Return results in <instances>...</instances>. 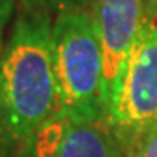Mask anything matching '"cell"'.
I'll list each match as a JSON object with an SVG mask.
<instances>
[{
  "label": "cell",
  "mask_w": 157,
  "mask_h": 157,
  "mask_svg": "<svg viewBox=\"0 0 157 157\" xmlns=\"http://www.w3.org/2000/svg\"><path fill=\"white\" fill-rule=\"evenodd\" d=\"M129 157H157V122L145 131Z\"/></svg>",
  "instance_id": "obj_7"
},
{
  "label": "cell",
  "mask_w": 157,
  "mask_h": 157,
  "mask_svg": "<svg viewBox=\"0 0 157 157\" xmlns=\"http://www.w3.org/2000/svg\"><path fill=\"white\" fill-rule=\"evenodd\" d=\"M145 2L147 0H94L91 6L103 52L101 98L105 121L117 101L129 51L141 26Z\"/></svg>",
  "instance_id": "obj_4"
},
{
  "label": "cell",
  "mask_w": 157,
  "mask_h": 157,
  "mask_svg": "<svg viewBox=\"0 0 157 157\" xmlns=\"http://www.w3.org/2000/svg\"><path fill=\"white\" fill-rule=\"evenodd\" d=\"M52 58L59 112L105 119L103 52L91 9H67L54 16Z\"/></svg>",
  "instance_id": "obj_2"
},
{
  "label": "cell",
  "mask_w": 157,
  "mask_h": 157,
  "mask_svg": "<svg viewBox=\"0 0 157 157\" xmlns=\"http://www.w3.org/2000/svg\"><path fill=\"white\" fill-rule=\"evenodd\" d=\"M94 0H21L23 11H39L54 14L67 9H91Z\"/></svg>",
  "instance_id": "obj_6"
},
{
  "label": "cell",
  "mask_w": 157,
  "mask_h": 157,
  "mask_svg": "<svg viewBox=\"0 0 157 157\" xmlns=\"http://www.w3.org/2000/svg\"><path fill=\"white\" fill-rule=\"evenodd\" d=\"M58 112L52 16L23 11L0 54V136L28 141Z\"/></svg>",
  "instance_id": "obj_1"
},
{
  "label": "cell",
  "mask_w": 157,
  "mask_h": 157,
  "mask_svg": "<svg viewBox=\"0 0 157 157\" xmlns=\"http://www.w3.org/2000/svg\"><path fill=\"white\" fill-rule=\"evenodd\" d=\"M32 157H126L128 152L105 119L58 112L28 141Z\"/></svg>",
  "instance_id": "obj_5"
},
{
  "label": "cell",
  "mask_w": 157,
  "mask_h": 157,
  "mask_svg": "<svg viewBox=\"0 0 157 157\" xmlns=\"http://www.w3.org/2000/svg\"><path fill=\"white\" fill-rule=\"evenodd\" d=\"M14 11V0H0V54L4 49V33H6V26Z\"/></svg>",
  "instance_id": "obj_8"
},
{
  "label": "cell",
  "mask_w": 157,
  "mask_h": 157,
  "mask_svg": "<svg viewBox=\"0 0 157 157\" xmlns=\"http://www.w3.org/2000/svg\"><path fill=\"white\" fill-rule=\"evenodd\" d=\"M107 122L128 155L157 122V0H147L141 26L129 51L122 82Z\"/></svg>",
  "instance_id": "obj_3"
}]
</instances>
